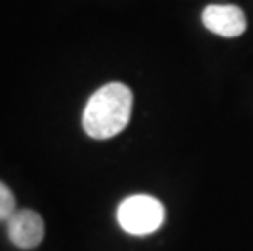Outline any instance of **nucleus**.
Listing matches in <instances>:
<instances>
[{"label":"nucleus","mask_w":253,"mask_h":251,"mask_svg":"<svg viewBox=\"0 0 253 251\" xmlns=\"http://www.w3.org/2000/svg\"><path fill=\"white\" fill-rule=\"evenodd\" d=\"M132 111V93L126 85L113 82L98 88L87 101L82 124L96 141L115 137L125 129Z\"/></svg>","instance_id":"f257e3e1"},{"label":"nucleus","mask_w":253,"mask_h":251,"mask_svg":"<svg viewBox=\"0 0 253 251\" xmlns=\"http://www.w3.org/2000/svg\"><path fill=\"white\" fill-rule=\"evenodd\" d=\"M164 218L165 211L162 202L147 194L129 196L118 207L120 227L136 237H144L159 230Z\"/></svg>","instance_id":"f03ea898"},{"label":"nucleus","mask_w":253,"mask_h":251,"mask_svg":"<svg viewBox=\"0 0 253 251\" xmlns=\"http://www.w3.org/2000/svg\"><path fill=\"white\" fill-rule=\"evenodd\" d=\"M7 223L10 242L21 250H33L44 238V222L35 211H17Z\"/></svg>","instance_id":"7ed1b4c3"},{"label":"nucleus","mask_w":253,"mask_h":251,"mask_svg":"<svg viewBox=\"0 0 253 251\" xmlns=\"http://www.w3.org/2000/svg\"><path fill=\"white\" fill-rule=\"evenodd\" d=\"M203 23L222 38H237L247 28L245 15L235 5H208L203 12Z\"/></svg>","instance_id":"20e7f679"},{"label":"nucleus","mask_w":253,"mask_h":251,"mask_svg":"<svg viewBox=\"0 0 253 251\" xmlns=\"http://www.w3.org/2000/svg\"><path fill=\"white\" fill-rule=\"evenodd\" d=\"M17 212V201L7 184L0 183V222H7Z\"/></svg>","instance_id":"39448f33"}]
</instances>
